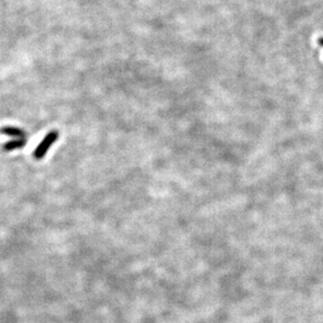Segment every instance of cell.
<instances>
[{
    "instance_id": "1",
    "label": "cell",
    "mask_w": 323,
    "mask_h": 323,
    "mask_svg": "<svg viewBox=\"0 0 323 323\" xmlns=\"http://www.w3.org/2000/svg\"><path fill=\"white\" fill-rule=\"evenodd\" d=\"M59 138V132L58 131H51L48 133L43 140L41 141L38 147L36 148L35 152H34V158L37 160L42 159V158L46 155V153L48 152V150L51 148L52 144L57 141V139Z\"/></svg>"
},
{
    "instance_id": "2",
    "label": "cell",
    "mask_w": 323,
    "mask_h": 323,
    "mask_svg": "<svg viewBox=\"0 0 323 323\" xmlns=\"http://www.w3.org/2000/svg\"><path fill=\"white\" fill-rule=\"evenodd\" d=\"M3 135L14 137V138H24L25 133L22 131L21 129L16 128V127H3L1 130H0Z\"/></svg>"
},
{
    "instance_id": "3",
    "label": "cell",
    "mask_w": 323,
    "mask_h": 323,
    "mask_svg": "<svg viewBox=\"0 0 323 323\" xmlns=\"http://www.w3.org/2000/svg\"><path fill=\"white\" fill-rule=\"evenodd\" d=\"M25 144H26V140L24 138H17V139H14V140L6 142L3 146V150L5 151V152H11V151H15V150L24 148Z\"/></svg>"
},
{
    "instance_id": "4",
    "label": "cell",
    "mask_w": 323,
    "mask_h": 323,
    "mask_svg": "<svg viewBox=\"0 0 323 323\" xmlns=\"http://www.w3.org/2000/svg\"><path fill=\"white\" fill-rule=\"evenodd\" d=\"M318 44H319L320 46H323V38H319V39H318Z\"/></svg>"
}]
</instances>
